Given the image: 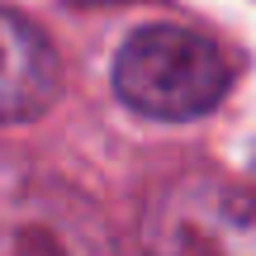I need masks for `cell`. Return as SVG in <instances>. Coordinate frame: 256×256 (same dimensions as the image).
<instances>
[{
  "instance_id": "6da1fadb",
  "label": "cell",
  "mask_w": 256,
  "mask_h": 256,
  "mask_svg": "<svg viewBox=\"0 0 256 256\" xmlns=\"http://www.w3.org/2000/svg\"><path fill=\"white\" fill-rule=\"evenodd\" d=\"M232 66L194 28L176 24H142L124 38L114 57V90L128 110L147 119H200L228 95Z\"/></svg>"
},
{
  "instance_id": "7a4b0ae2",
  "label": "cell",
  "mask_w": 256,
  "mask_h": 256,
  "mask_svg": "<svg viewBox=\"0 0 256 256\" xmlns=\"http://www.w3.org/2000/svg\"><path fill=\"white\" fill-rule=\"evenodd\" d=\"M147 256H256V194L209 171L166 180L142 209Z\"/></svg>"
},
{
  "instance_id": "3957f363",
  "label": "cell",
  "mask_w": 256,
  "mask_h": 256,
  "mask_svg": "<svg viewBox=\"0 0 256 256\" xmlns=\"http://www.w3.org/2000/svg\"><path fill=\"white\" fill-rule=\"evenodd\" d=\"M0 256H124L104 214L72 185L0 171Z\"/></svg>"
},
{
  "instance_id": "277c9868",
  "label": "cell",
  "mask_w": 256,
  "mask_h": 256,
  "mask_svg": "<svg viewBox=\"0 0 256 256\" xmlns=\"http://www.w3.org/2000/svg\"><path fill=\"white\" fill-rule=\"evenodd\" d=\"M62 90L57 52L24 14L0 5V124L38 119Z\"/></svg>"
},
{
  "instance_id": "5b68a950",
  "label": "cell",
  "mask_w": 256,
  "mask_h": 256,
  "mask_svg": "<svg viewBox=\"0 0 256 256\" xmlns=\"http://www.w3.org/2000/svg\"><path fill=\"white\" fill-rule=\"evenodd\" d=\"M86 5H104V0H86Z\"/></svg>"
},
{
  "instance_id": "8992f818",
  "label": "cell",
  "mask_w": 256,
  "mask_h": 256,
  "mask_svg": "<svg viewBox=\"0 0 256 256\" xmlns=\"http://www.w3.org/2000/svg\"><path fill=\"white\" fill-rule=\"evenodd\" d=\"M252 171H256V152H252Z\"/></svg>"
}]
</instances>
